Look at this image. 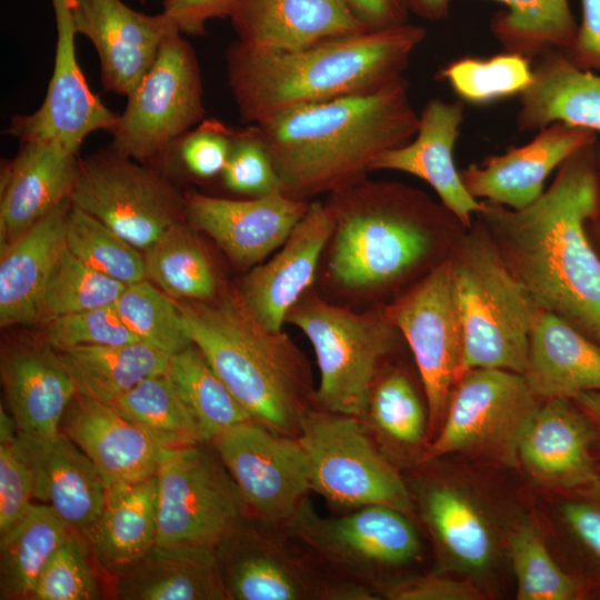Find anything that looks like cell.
I'll list each match as a JSON object with an SVG mask.
<instances>
[{"instance_id":"cell-61","label":"cell","mask_w":600,"mask_h":600,"mask_svg":"<svg viewBox=\"0 0 600 600\" xmlns=\"http://www.w3.org/2000/svg\"><path fill=\"white\" fill-rule=\"evenodd\" d=\"M598 594L600 596V589H599V591H598Z\"/></svg>"},{"instance_id":"cell-48","label":"cell","mask_w":600,"mask_h":600,"mask_svg":"<svg viewBox=\"0 0 600 600\" xmlns=\"http://www.w3.org/2000/svg\"><path fill=\"white\" fill-rule=\"evenodd\" d=\"M236 129L218 119H203L174 140L153 162L173 161L200 180L221 176L229 159Z\"/></svg>"},{"instance_id":"cell-41","label":"cell","mask_w":600,"mask_h":600,"mask_svg":"<svg viewBox=\"0 0 600 600\" xmlns=\"http://www.w3.org/2000/svg\"><path fill=\"white\" fill-rule=\"evenodd\" d=\"M438 77L458 99L473 106H488L518 96L533 80L532 61L503 51L489 57H462L443 66Z\"/></svg>"},{"instance_id":"cell-17","label":"cell","mask_w":600,"mask_h":600,"mask_svg":"<svg viewBox=\"0 0 600 600\" xmlns=\"http://www.w3.org/2000/svg\"><path fill=\"white\" fill-rule=\"evenodd\" d=\"M57 28L54 64L40 108L11 119L6 133L20 141L54 139L78 153L92 132L113 130L119 116L107 108L88 86L76 53L71 0H50Z\"/></svg>"},{"instance_id":"cell-9","label":"cell","mask_w":600,"mask_h":600,"mask_svg":"<svg viewBox=\"0 0 600 600\" xmlns=\"http://www.w3.org/2000/svg\"><path fill=\"white\" fill-rule=\"evenodd\" d=\"M283 529L330 577L374 592L371 582L379 571L409 564L421 553L410 516L382 504L324 518L307 500Z\"/></svg>"},{"instance_id":"cell-58","label":"cell","mask_w":600,"mask_h":600,"mask_svg":"<svg viewBox=\"0 0 600 600\" xmlns=\"http://www.w3.org/2000/svg\"><path fill=\"white\" fill-rule=\"evenodd\" d=\"M571 400L586 414L596 434L600 437V391L580 392L573 396Z\"/></svg>"},{"instance_id":"cell-35","label":"cell","mask_w":600,"mask_h":600,"mask_svg":"<svg viewBox=\"0 0 600 600\" xmlns=\"http://www.w3.org/2000/svg\"><path fill=\"white\" fill-rule=\"evenodd\" d=\"M77 392L111 404L139 382L164 373L170 354L143 342L56 350Z\"/></svg>"},{"instance_id":"cell-7","label":"cell","mask_w":600,"mask_h":600,"mask_svg":"<svg viewBox=\"0 0 600 600\" xmlns=\"http://www.w3.org/2000/svg\"><path fill=\"white\" fill-rule=\"evenodd\" d=\"M286 322L300 329L313 348L320 372L314 407L363 419L379 364L394 344L392 326L317 298L300 300Z\"/></svg>"},{"instance_id":"cell-10","label":"cell","mask_w":600,"mask_h":600,"mask_svg":"<svg viewBox=\"0 0 600 600\" xmlns=\"http://www.w3.org/2000/svg\"><path fill=\"white\" fill-rule=\"evenodd\" d=\"M538 399L521 373L501 369L464 372L419 461L468 453L517 464L521 439L540 408Z\"/></svg>"},{"instance_id":"cell-53","label":"cell","mask_w":600,"mask_h":600,"mask_svg":"<svg viewBox=\"0 0 600 600\" xmlns=\"http://www.w3.org/2000/svg\"><path fill=\"white\" fill-rule=\"evenodd\" d=\"M236 0H162V13L186 36H203L211 19L229 18Z\"/></svg>"},{"instance_id":"cell-15","label":"cell","mask_w":600,"mask_h":600,"mask_svg":"<svg viewBox=\"0 0 600 600\" xmlns=\"http://www.w3.org/2000/svg\"><path fill=\"white\" fill-rule=\"evenodd\" d=\"M391 320L407 340L418 367L432 439L462 376L463 330L452 261L439 264L406 294L391 310Z\"/></svg>"},{"instance_id":"cell-51","label":"cell","mask_w":600,"mask_h":600,"mask_svg":"<svg viewBox=\"0 0 600 600\" xmlns=\"http://www.w3.org/2000/svg\"><path fill=\"white\" fill-rule=\"evenodd\" d=\"M16 438L0 442V536L14 527L33 506L32 473Z\"/></svg>"},{"instance_id":"cell-8","label":"cell","mask_w":600,"mask_h":600,"mask_svg":"<svg viewBox=\"0 0 600 600\" xmlns=\"http://www.w3.org/2000/svg\"><path fill=\"white\" fill-rule=\"evenodd\" d=\"M304 450L311 491L340 508L382 504L408 516V486L357 417L310 409L297 437Z\"/></svg>"},{"instance_id":"cell-32","label":"cell","mask_w":600,"mask_h":600,"mask_svg":"<svg viewBox=\"0 0 600 600\" xmlns=\"http://www.w3.org/2000/svg\"><path fill=\"white\" fill-rule=\"evenodd\" d=\"M119 573L114 588L118 599H229L216 549L154 544Z\"/></svg>"},{"instance_id":"cell-46","label":"cell","mask_w":600,"mask_h":600,"mask_svg":"<svg viewBox=\"0 0 600 600\" xmlns=\"http://www.w3.org/2000/svg\"><path fill=\"white\" fill-rule=\"evenodd\" d=\"M518 600H576L582 589L552 558L541 534L529 524L509 536Z\"/></svg>"},{"instance_id":"cell-13","label":"cell","mask_w":600,"mask_h":600,"mask_svg":"<svg viewBox=\"0 0 600 600\" xmlns=\"http://www.w3.org/2000/svg\"><path fill=\"white\" fill-rule=\"evenodd\" d=\"M158 546L216 549L246 512L210 442L167 450L158 472Z\"/></svg>"},{"instance_id":"cell-55","label":"cell","mask_w":600,"mask_h":600,"mask_svg":"<svg viewBox=\"0 0 600 600\" xmlns=\"http://www.w3.org/2000/svg\"><path fill=\"white\" fill-rule=\"evenodd\" d=\"M561 511L577 540L600 562V506L571 501L564 503Z\"/></svg>"},{"instance_id":"cell-38","label":"cell","mask_w":600,"mask_h":600,"mask_svg":"<svg viewBox=\"0 0 600 600\" xmlns=\"http://www.w3.org/2000/svg\"><path fill=\"white\" fill-rule=\"evenodd\" d=\"M186 220L143 252L146 279L174 300L209 301L218 296L212 264Z\"/></svg>"},{"instance_id":"cell-57","label":"cell","mask_w":600,"mask_h":600,"mask_svg":"<svg viewBox=\"0 0 600 600\" xmlns=\"http://www.w3.org/2000/svg\"><path fill=\"white\" fill-rule=\"evenodd\" d=\"M410 12L429 21H441L449 16L452 0H404Z\"/></svg>"},{"instance_id":"cell-1","label":"cell","mask_w":600,"mask_h":600,"mask_svg":"<svg viewBox=\"0 0 600 600\" xmlns=\"http://www.w3.org/2000/svg\"><path fill=\"white\" fill-rule=\"evenodd\" d=\"M597 141L571 154L528 207L482 201L478 214L539 307L600 343V257L587 234L600 206Z\"/></svg>"},{"instance_id":"cell-20","label":"cell","mask_w":600,"mask_h":600,"mask_svg":"<svg viewBox=\"0 0 600 600\" xmlns=\"http://www.w3.org/2000/svg\"><path fill=\"white\" fill-rule=\"evenodd\" d=\"M336 218L320 201L309 203L282 249L252 268L238 289L250 312L269 330L282 331L288 314L311 286Z\"/></svg>"},{"instance_id":"cell-59","label":"cell","mask_w":600,"mask_h":600,"mask_svg":"<svg viewBox=\"0 0 600 600\" xmlns=\"http://www.w3.org/2000/svg\"><path fill=\"white\" fill-rule=\"evenodd\" d=\"M18 429L13 417L9 416L3 407L0 408V442L11 441L17 437Z\"/></svg>"},{"instance_id":"cell-30","label":"cell","mask_w":600,"mask_h":600,"mask_svg":"<svg viewBox=\"0 0 600 600\" xmlns=\"http://www.w3.org/2000/svg\"><path fill=\"white\" fill-rule=\"evenodd\" d=\"M532 68V83L519 97V131L537 132L562 122L600 133V74L577 67L561 51L540 56Z\"/></svg>"},{"instance_id":"cell-56","label":"cell","mask_w":600,"mask_h":600,"mask_svg":"<svg viewBox=\"0 0 600 600\" xmlns=\"http://www.w3.org/2000/svg\"><path fill=\"white\" fill-rule=\"evenodd\" d=\"M368 29H383L409 22L404 0H347Z\"/></svg>"},{"instance_id":"cell-6","label":"cell","mask_w":600,"mask_h":600,"mask_svg":"<svg viewBox=\"0 0 600 600\" xmlns=\"http://www.w3.org/2000/svg\"><path fill=\"white\" fill-rule=\"evenodd\" d=\"M417 201L397 188L363 180L332 193L336 218L330 270L344 287L364 289L391 281L430 248Z\"/></svg>"},{"instance_id":"cell-23","label":"cell","mask_w":600,"mask_h":600,"mask_svg":"<svg viewBox=\"0 0 600 600\" xmlns=\"http://www.w3.org/2000/svg\"><path fill=\"white\" fill-rule=\"evenodd\" d=\"M596 431L580 408L566 398L540 406L526 430L518 458L539 483L563 490L600 486L591 448Z\"/></svg>"},{"instance_id":"cell-49","label":"cell","mask_w":600,"mask_h":600,"mask_svg":"<svg viewBox=\"0 0 600 600\" xmlns=\"http://www.w3.org/2000/svg\"><path fill=\"white\" fill-rule=\"evenodd\" d=\"M39 326L41 338L54 350L140 342L122 322L114 304L50 318Z\"/></svg>"},{"instance_id":"cell-33","label":"cell","mask_w":600,"mask_h":600,"mask_svg":"<svg viewBox=\"0 0 600 600\" xmlns=\"http://www.w3.org/2000/svg\"><path fill=\"white\" fill-rule=\"evenodd\" d=\"M101 566L121 571L157 542L158 478L108 486L98 520L86 532Z\"/></svg>"},{"instance_id":"cell-19","label":"cell","mask_w":600,"mask_h":600,"mask_svg":"<svg viewBox=\"0 0 600 600\" xmlns=\"http://www.w3.org/2000/svg\"><path fill=\"white\" fill-rule=\"evenodd\" d=\"M77 34L94 46L103 88L128 96L157 59L166 34L176 29L160 12L149 16L121 0H71Z\"/></svg>"},{"instance_id":"cell-12","label":"cell","mask_w":600,"mask_h":600,"mask_svg":"<svg viewBox=\"0 0 600 600\" xmlns=\"http://www.w3.org/2000/svg\"><path fill=\"white\" fill-rule=\"evenodd\" d=\"M70 200L141 251L187 220L184 194L163 173L109 148L78 159Z\"/></svg>"},{"instance_id":"cell-37","label":"cell","mask_w":600,"mask_h":600,"mask_svg":"<svg viewBox=\"0 0 600 600\" xmlns=\"http://www.w3.org/2000/svg\"><path fill=\"white\" fill-rule=\"evenodd\" d=\"M454 1V0H452ZM504 6L493 14L489 28L503 51L532 62L551 51L567 53L578 23L569 0H493Z\"/></svg>"},{"instance_id":"cell-18","label":"cell","mask_w":600,"mask_h":600,"mask_svg":"<svg viewBox=\"0 0 600 600\" xmlns=\"http://www.w3.org/2000/svg\"><path fill=\"white\" fill-rule=\"evenodd\" d=\"M183 194L187 221L240 267L256 266L282 246L310 203L282 191L243 200L193 190Z\"/></svg>"},{"instance_id":"cell-3","label":"cell","mask_w":600,"mask_h":600,"mask_svg":"<svg viewBox=\"0 0 600 600\" xmlns=\"http://www.w3.org/2000/svg\"><path fill=\"white\" fill-rule=\"evenodd\" d=\"M406 22L338 36L292 50H266L236 40L226 51L228 84L247 124L287 110L377 90L403 77L424 41Z\"/></svg>"},{"instance_id":"cell-40","label":"cell","mask_w":600,"mask_h":600,"mask_svg":"<svg viewBox=\"0 0 600 600\" xmlns=\"http://www.w3.org/2000/svg\"><path fill=\"white\" fill-rule=\"evenodd\" d=\"M166 373L193 414L206 442L234 424L252 420L193 343L170 356Z\"/></svg>"},{"instance_id":"cell-50","label":"cell","mask_w":600,"mask_h":600,"mask_svg":"<svg viewBox=\"0 0 600 600\" xmlns=\"http://www.w3.org/2000/svg\"><path fill=\"white\" fill-rule=\"evenodd\" d=\"M221 177L226 188L250 197L281 191L278 173L254 124L236 129Z\"/></svg>"},{"instance_id":"cell-2","label":"cell","mask_w":600,"mask_h":600,"mask_svg":"<svg viewBox=\"0 0 600 600\" xmlns=\"http://www.w3.org/2000/svg\"><path fill=\"white\" fill-rule=\"evenodd\" d=\"M281 191L307 201L352 187L383 152L416 134V111L404 77L370 92L302 106L254 124Z\"/></svg>"},{"instance_id":"cell-60","label":"cell","mask_w":600,"mask_h":600,"mask_svg":"<svg viewBox=\"0 0 600 600\" xmlns=\"http://www.w3.org/2000/svg\"><path fill=\"white\" fill-rule=\"evenodd\" d=\"M596 159H597V168H598V174H599V183H600V142H596ZM593 220H597L598 227L600 229V206L599 211Z\"/></svg>"},{"instance_id":"cell-22","label":"cell","mask_w":600,"mask_h":600,"mask_svg":"<svg viewBox=\"0 0 600 600\" xmlns=\"http://www.w3.org/2000/svg\"><path fill=\"white\" fill-rule=\"evenodd\" d=\"M464 119L463 102L429 100L419 113L414 137L379 156L371 171L391 170L427 182L442 206L463 226H469L483 203L466 188L454 162V148Z\"/></svg>"},{"instance_id":"cell-43","label":"cell","mask_w":600,"mask_h":600,"mask_svg":"<svg viewBox=\"0 0 600 600\" xmlns=\"http://www.w3.org/2000/svg\"><path fill=\"white\" fill-rule=\"evenodd\" d=\"M114 308L140 342L170 356L192 344L177 301L148 279L128 284Z\"/></svg>"},{"instance_id":"cell-11","label":"cell","mask_w":600,"mask_h":600,"mask_svg":"<svg viewBox=\"0 0 600 600\" xmlns=\"http://www.w3.org/2000/svg\"><path fill=\"white\" fill-rule=\"evenodd\" d=\"M204 116L197 54L182 33L171 29L156 61L127 96L126 108L110 132L112 139L108 148L138 162L150 163Z\"/></svg>"},{"instance_id":"cell-25","label":"cell","mask_w":600,"mask_h":600,"mask_svg":"<svg viewBox=\"0 0 600 600\" xmlns=\"http://www.w3.org/2000/svg\"><path fill=\"white\" fill-rule=\"evenodd\" d=\"M29 464L33 497L69 528L86 532L100 517L108 483L89 457L62 432L53 437L17 434Z\"/></svg>"},{"instance_id":"cell-28","label":"cell","mask_w":600,"mask_h":600,"mask_svg":"<svg viewBox=\"0 0 600 600\" xmlns=\"http://www.w3.org/2000/svg\"><path fill=\"white\" fill-rule=\"evenodd\" d=\"M229 19L239 42L266 50L368 30L347 0H236Z\"/></svg>"},{"instance_id":"cell-52","label":"cell","mask_w":600,"mask_h":600,"mask_svg":"<svg viewBox=\"0 0 600 600\" xmlns=\"http://www.w3.org/2000/svg\"><path fill=\"white\" fill-rule=\"evenodd\" d=\"M381 593L390 600H480L483 594L469 579L441 573L408 577L384 583Z\"/></svg>"},{"instance_id":"cell-4","label":"cell","mask_w":600,"mask_h":600,"mask_svg":"<svg viewBox=\"0 0 600 600\" xmlns=\"http://www.w3.org/2000/svg\"><path fill=\"white\" fill-rule=\"evenodd\" d=\"M176 301L191 342L251 419L298 437L314 407V390L308 364L287 334L266 328L238 290L209 301Z\"/></svg>"},{"instance_id":"cell-27","label":"cell","mask_w":600,"mask_h":600,"mask_svg":"<svg viewBox=\"0 0 600 600\" xmlns=\"http://www.w3.org/2000/svg\"><path fill=\"white\" fill-rule=\"evenodd\" d=\"M60 429L94 463L108 486L157 474L167 450L111 406L77 392Z\"/></svg>"},{"instance_id":"cell-14","label":"cell","mask_w":600,"mask_h":600,"mask_svg":"<svg viewBox=\"0 0 600 600\" xmlns=\"http://www.w3.org/2000/svg\"><path fill=\"white\" fill-rule=\"evenodd\" d=\"M210 443L253 520L283 527L308 500V461L297 437L249 420L223 430Z\"/></svg>"},{"instance_id":"cell-47","label":"cell","mask_w":600,"mask_h":600,"mask_svg":"<svg viewBox=\"0 0 600 600\" xmlns=\"http://www.w3.org/2000/svg\"><path fill=\"white\" fill-rule=\"evenodd\" d=\"M98 596L88 543L73 530L48 560L31 600H91Z\"/></svg>"},{"instance_id":"cell-16","label":"cell","mask_w":600,"mask_h":600,"mask_svg":"<svg viewBox=\"0 0 600 600\" xmlns=\"http://www.w3.org/2000/svg\"><path fill=\"white\" fill-rule=\"evenodd\" d=\"M257 521V520H256ZM259 522L238 538L236 529L223 542L231 546L221 570L229 599L349 600L353 587L324 572L288 536L283 527Z\"/></svg>"},{"instance_id":"cell-45","label":"cell","mask_w":600,"mask_h":600,"mask_svg":"<svg viewBox=\"0 0 600 600\" xmlns=\"http://www.w3.org/2000/svg\"><path fill=\"white\" fill-rule=\"evenodd\" d=\"M361 420L368 429L400 447H418L429 437L428 410L401 372L376 381Z\"/></svg>"},{"instance_id":"cell-5","label":"cell","mask_w":600,"mask_h":600,"mask_svg":"<svg viewBox=\"0 0 600 600\" xmlns=\"http://www.w3.org/2000/svg\"><path fill=\"white\" fill-rule=\"evenodd\" d=\"M452 268L463 330L462 374L471 369L523 374L542 309L487 239H467Z\"/></svg>"},{"instance_id":"cell-36","label":"cell","mask_w":600,"mask_h":600,"mask_svg":"<svg viewBox=\"0 0 600 600\" xmlns=\"http://www.w3.org/2000/svg\"><path fill=\"white\" fill-rule=\"evenodd\" d=\"M72 531L49 506L33 504L0 536V598L31 600L41 571Z\"/></svg>"},{"instance_id":"cell-34","label":"cell","mask_w":600,"mask_h":600,"mask_svg":"<svg viewBox=\"0 0 600 600\" xmlns=\"http://www.w3.org/2000/svg\"><path fill=\"white\" fill-rule=\"evenodd\" d=\"M418 502L422 520L447 563L468 571L490 564L492 532L469 497L447 483H424L418 489Z\"/></svg>"},{"instance_id":"cell-39","label":"cell","mask_w":600,"mask_h":600,"mask_svg":"<svg viewBox=\"0 0 600 600\" xmlns=\"http://www.w3.org/2000/svg\"><path fill=\"white\" fill-rule=\"evenodd\" d=\"M109 406L164 449L206 442L198 422L166 372L146 378Z\"/></svg>"},{"instance_id":"cell-42","label":"cell","mask_w":600,"mask_h":600,"mask_svg":"<svg viewBox=\"0 0 600 600\" xmlns=\"http://www.w3.org/2000/svg\"><path fill=\"white\" fill-rule=\"evenodd\" d=\"M127 284L91 268L67 248L53 264L39 307V322L114 304Z\"/></svg>"},{"instance_id":"cell-21","label":"cell","mask_w":600,"mask_h":600,"mask_svg":"<svg viewBox=\"0 0 600 600\" xmlns=\"http://www.w3.org/2000/svg\"><path fill=\"white\" fill-rule=\"evenodd\" d=\"M597 140L592 131L554 122L520 147L469 164L461 178L476 199L522 209L543 193L548 177L571 154Z\"/></svg>"},{"instance_id":"cell-24","label":"cell","mask_w":600,"mask_h":600,"mask_svg":"<svg viewBox=\"0 0 600 600\" xmlns=\"http://www.w3.org/2000/svg\"><path fill=\"white\" fill-rule=\"evenodd\" d=\"M78 159V153L54 139L21 141L1 173V249L70 199Z\"/></svg>"},{"instance_id":"cell-26","label":"cell","mask_w":600,"mask_h":600,"mask_svg":"<svg viewBox=\"0 0 600 600\" xmlns=\"http://www.w3.org/2000/svg\"><path fill=\"white\" fill-rule=\"evenodd\" d=\"M0 374L19 433L39 438L60 433L77 388L52 347L42 338L3 346Z\"/></svg>"},{"instance_id":"cell-29","label":"cell","mask_w":600,"mask_h":600,"mask_svg":"<svg viewBox=\"0 0 600 600\" xmlns=\"http://www.w3.org/2000/svg\"><path fill=\"white\" fill-rule=\"evenodd\" d=\"M70 199L1 249L0 326L38 324L40 299L49 273L67 248Z\"/></svg>"},{"instance_id":"cell-44","label":"cell","mask_w":600,"mask_h":600,"mask_svg":"<svg viewBox=\"0 0 600 600\" xmlns=\"http://www.w3.org/2000/svg\"><path fill=\"white\" fill-rule=\"evenodd\" d=\"M67 249L91 268L127 286L146 279L143 252L74 204L68 219Z\"/></svg>"},{"instance_id":"cell-62","label":"cell","mask_w":600,"mask_h":600,"mask_svg":"<svg viewBox=\"0 0 600 600\" xmlns=\"http://www.w3.org/2000/svg\"><path fill=\"white\" fill-rule=\"evenodd\" d=\"M599 472H600V466H599Z\"/></svg>"},{"instance_id":"cell-54","label":"cell","mask_w":600,"mask_h":600,"mask_svg":"<svg viewBox=\"0 0 600 600\" xmlns=\"http://www.w3.org/2000/svg\"><path fill=\"white\" fill-rule=\"evenodd\" d=\"M581 22L570 50L564 53L577 67L600 70V0H580Z\"/></svg>"},{"instance_id":"cell-31","label":"cell","mask_w":600,"mask_h":600,"mask_svg":"<svg viewBox=\"0 0 600 600\" xmlns=\"http://www.w3.org/2000/svg\"><path fill=\"white\" fill-rule=\"evenodd\" d=\"M523 376L547 400L600 391V344L560 316L541 310L530 333Z\"/></svg>"}]
</instances>
